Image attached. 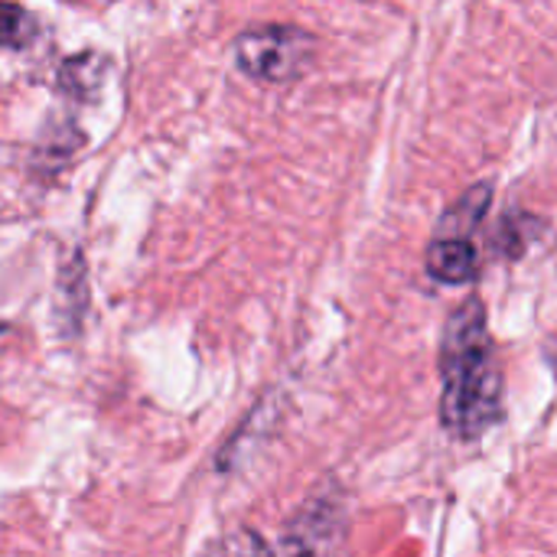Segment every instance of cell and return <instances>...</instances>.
I'll return each instance as SVG.
<instances>
[{"label": "cell", "instance_id": "cell-7", "mask_svg": "<svg viewBox=\"0 0 557 557\" xmlns=\"http://www.w3.org/2000/svg\"><path fill=\"white\" fill-rule=\"evenodd\" d=\"M202 557H274L264 539H258L251 529H235L222 539H215Z\"/></svg>", "mask_w": 557, "mask_h": 557}, {"label": "cell", "instance_id": "cell-5", "mask_svg": "<svg viewBox=\"0 0 557 557\" xmlns=\"http://www.w3.org/2000/svg\"><path fill=\"white\" fill-rule=\"evenodd\" d=\"M104 69H108V59L98 55L95 49H88V52L62 62V69H59V88L69 91L72 98H85V95H91L101 85Z\"/></svg>", "mask_w": 557, "mask_h": 557}, {"label": "cell", "instance_id": "cell-6", "mask_svg": "<svg viewBox=\"0 0 557 557\" xmlns=\"http://www.w3.org/2000/svg\"><path fill=\"white\" fill-rule=\"evenodd\" d=\"M490 199H493V186H490V183H480V186L467 189V193L447 209L444 225H447V228H460L457 238H467V232H473V228L480 225V219L486 215ZM437 238H441V235H437Z\"/></svg>", "mask_w": 557, "mask_h": 557}, {"label": "cell", "instance_id": "cell-8", "mask_svg": "<svg viewBox=\"0 0 557 557\" xmlns=\"http://www.w3.org/2000/svg\"><path fill=\"white\" fill-rule=\"evenodd\" d=\"M33 39V16L16 7V3H7L3 7V46L7 49H20Z\"/></svg>", "mask_w": 557, "mask_h": 557}, {"label": "cell", "instance_id": "cell-4", "mask_svg": "<svg viewBox=\"0 0 557 557\" xmlns=\"http://www.w3.org/2000/svg\"><path fill=\"white\" fill-rule=\"evenodd\" d=\"M428 274L441 284H470L476 277V248L470 238H434L428 248Z\"/></svg>", "mask_w": 557, "mask_h": 557}, {"label": "cell", "instance_id": "cell-2", "mask_svg": "<svg viewBox=\"0 0 557 557\" xmlns=\"http://www.w3.org/2000/svg\"><path fill=\"white\" fill-rule=\"evenodd\" d=\"M317 39L294 23H258L235 36V65L264 85H290L313 62Z\"/></svg>", "mask_w": 557, "mask_h": 557}, {"label": "cell", "instance_id": "cell-1", "mask_svg": "<svg viewBox=\"0 0 557 557\" xmlns=\"http://www.w3.org/2000/svg\"><path fill=\"white\" fill-rule=\"evenodd\" d=\"M441 382V424L450 437L476 441L503 418V372L480 297L463 300L444 326Z\"/></svg>", "mask_w": 557, "mask_h": 557}, {"label": "cell", "instance_id": "cell-3", "mask_svg": "<svg viewBox=\"0 0 557 557\" xmlns=\"http://www.w3.org/2000/svg\"><path fill=\"white\" fill-rule=\"evenodd\" d=\"M346 519L333 499H310L284 532L281 557H339Z\"/></svg>", "mask_w": 557, "mask_h": 557}, {"label": "cell", "instance_id": "cell-9", "mask_svg": "<svg viewBox=\"0 0 557 557\" xmlns=\"http://www.w3.org/2000/svg\"><path fill=\"white\" fill-rule=\"evenodd\" d=\"M529 219H532V215H509V219L503 222V232H499L496 245H499V251H503L506 258L525 255L529 238H535V235H529V232L522 228V225H529Z\"/></svg>", "mask_w": 557, "mask_h": 557}]
</instances>
